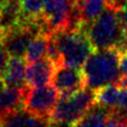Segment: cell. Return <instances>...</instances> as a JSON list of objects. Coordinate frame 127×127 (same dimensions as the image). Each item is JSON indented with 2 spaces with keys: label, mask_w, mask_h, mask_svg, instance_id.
<instances>
[{
  "label": "cell",
  "mask_w": 127,
  "mask_h": 127,
  "mask_svg": "<svg viewBox=\"0 0 127 127\" xmlns=\"http://www.w3.org/2000/svg\"><path fill=\"white\" fill-rule=\"evenodd\" d=\"M118 11L119 8L106 2L102 14L86 30L95 52L118 48L123 54L127 53V34L122 30Z\"/></svg>",
  "instance_id": "cell-1"
},
{
  "label": "cell",
  "mask_w": 127,
  "mask_h": 127,
  "mask_svg": "<svg viewBox=\"0 0 127 127\" xmlns=\"http://www.w3.org/2000/svg\"><path fill=\"white\" fill-rule=\"evenodd\" d=\"M120 49L109 48L94 52L82 67L86 87L97 90L109 84H117L121 77Z\"/></svg>",
  "instance_id": "cell-2"
},
{
  "label": "cell",
  "mask_w": 127,
  "mask_h": 127,
  "mask_svg": "<svg viewBox=\"0 0 127 127\" xmlns=\"http://www.w3.org/2000/svg\"><path fill=\"white\" fill-rule=\"evenodd\" d=\"M52 34L60 49L62 65L80 69L95 52L84 30H68Z\"/></svg>",
  "instance_id": "cell-3"
},
{
  "label": "cell",
  "mask_w": 127,
  "mask_h": 127,
  "mask_svg": "<svg viewBox=\"0 0 127 127\" xmlns=\"http://www.w3.org/2000/svg\"><path fill=\"white\" fill-rule=\"evenodd\" d=\"M95 105L96 93L88 87L70 95H63L52 113L51 120L53 122L75 125L87 115Z\"/></svg>",
  "instance_id": "cell-4"
},
{
  "label": "cell",
  "mask_w": 127,
  "mask_h": 127,
  "mask_svg": "<svg viewBox=\"0 0 127 127\" xmlns=\"http://www.w3.org/2000/svg\"><path fill=\"white\" fill-rule=\"evenodd\" d=\"M59 99V93L54 86L29 87L24 94L23 108L38 117L51 119Z\"/></svg>",
  "instance_id": "cell-5"
},
{
  "label": "cell",
  "mask_w": 127,
  "mask_h": 127,
  "mask_svg": "<svg viewBox=\"0 0 127 127\" xmlns=\"http://www.w3.org/2000/svg\"><path fill=\"white\" fill-rule=\"evenodd\" d=\"M52 84L60 96L74 94L86 87L83 70L65 65L57 66L55 68Z\"/></svg>",
  "instance_id": "cell-6"
},
{
  "label": "cell",
  "mask_w": 127,
  "mask_h": 127,
  "mask_svg": "<svg viewBox=\"0 0 127 127\" xmlns=\"http://www.w3.org/2000/svg\"><path fill=\"white\" fill-rule=\"evenodd\" d=\"M56 66L48 58L31 62L26 67V83L29 87H43L52 82Z\"/></svg>",
  "instance_id": "cell-7"
},
{
  "label": "cell",
  "mask_w": 127,
  "mask_h": 127,
  "mask_svg": "<svg viewBox=\"0 0 127 127\" xmlns=\"http://www.w3.org/2000/svg\"><path fill=\"white\" fill-rule=\"evenodd\" d=\"M51 119L38 117L24 108L0 117V127H51Z\"/></svg>",
  "instance_id": "cell-8"
},
{
  "label": "cell",
  "mask_w": 127,
  "mask_h": 127,
  "mask_svg": "<svg viewBox=\"0 0 127 127\" xmlns=\"http://www.w3.org/2000/svg\"><path fill=\"white\" fill-rule=\"evenodd\" d=\"M2 80L6 86L26 89V66L22 58H10Z\"/></svg>",
  "instance_id": "cell-9"
},
{
  "label": "cell",
  "mask_w": 127,
  "mask_h": 127,
  "mask_svg": "<svg viewBox=\"0 0 127 127\" xmlns=\"http://www.w3.org/2000/svg\"><path fill=\"white\" fill-rule=\"evenodd\" d=\"M26 89L4 86L0 94V117L23 108V99Z\"/></svg>",
  "instance_id": "cell-10"
},
{
  "label": "cell",
  "mask_w": 127,
  "mask_h": 127,
  "mask_svg": "<svg viewBox=\"0 0 127 127\" xmlns=\"http://www.w3.org/2000/svg\"><path fill=\"white\" fill-rule=\"evenodd\" d=\"M82 22L90 25L102 14L106 5V0H74Z\"/></svg>",
  "instance_id": "cell-11"
},
{
  "label": "cell",
  "mask_w": 127,
  "mask_h": 127,
  "mask_svg": "<svg viewBox=\"0 0 127 127\" xmlns=\"http://www.w3.org/2000/svg\"><path fill=\"white\" fill-rule=\"evenodd\" d=\"M51 35L52 34L47 32H42L32 40L24 57L26 62H35L46 57Z\"/></svg>",
  "instance_id": "cell-12"
},
{
  "label": "cell",
  "mask_w": 127,
  "mask_h": 127,
  "mask_svg": "<svg viewBox=\"0 0 127 127\" xmlns=\"http://www.w3.org/2000/svg\"><path fill=\"white\" fill-rule=\"evenodd\" d=\"M109 113L110 108L96 104L87 115H85L80 121L72 125V127H106Z\"/></svg>",
  "instance_id": "cell-13"
},
{
  "label": "cell",
  "mask_w": 127,
  "mask_h": 127,
  "mask_svg": "<svg viewBox=\"0 0 127 127\" xmlns=\"http://www.w3.org/2000/svg\"><path fill=\"white\" fill-rule=\"evenodd\" d=\"M45 0H19L20 23L34 22L41 19Z\"/></svg>",
  "instance_id": "cell-14"
},
{
  "label": "cell",
  "mask_w": 127,
  "mask_h": 127,
  "mask_svg": "<svg viewBox=\"0 0 127 127\" xmlns=\"http://www.w3.org/2000/svg\"><path fill=\"white\" fill-rule=\"evenodd\" d=\"M120 90L121 87L118 84H109L95 90V93H96V104L107 108L117 107Z\"/></svg>",
  "instance_id": "cell-15"
},
{
  "label": "cell",
  "mask_w": 127,
  "mask_h": 127,
  "mask_svg": "<svg viewBox=\"0 0 127 127\" xmlns=\"http://www.w3.org/2000/svg\"><path fill=\"white\" fill-rule=\"evenodd\" d=\"M8 61H10L8 54L5 51V48H4L2 42L0 41V77H3Z\"/></svg>",
  "instance_id": "cell-16"
},
{
  "label": "cell",
  "mask_w": 127,
  "mask_h": 127,
  "mask_svg": "<svg viewBox=\"0 0 127 127\" xmlns=\"http://www.w3.org/2000/svg\"><path fill=\"white\" fill-rule=\"evenodd\" d=\"M117 108H119L121 110L127 111V89H125V88H121V90H120Z\"/></svg>",
  "instance_id": "cell-17"
},
{
  "label": "cell",
  "mask_w": 127,
  "mask_h": 127,
  "mask_svg": "<svg viewBox=\"0 0 127 127\" xmlns=\"http://www.w3.org/2000/svg\"><path fill=\"white\" fill-rule=\"evenodd\" d=\"M117 84L119 85L121 88L127 89V75L121 74V77H120V79H119V81H118Z\"/></svg>",
  "instance_id": "cell-18"
},
{
  "label": "cell",
  "mask_w": 127,
  "mask_h": 127,
  "mask_svg": "<svg viewBox=\"0 0 127 127\" xmlns=\"http://www.w3.org/2000/svg\"><path fill=\"white\" fill-rule=\"evenodd\" d=\"M4 86H5V84H4V82H3V80H2V79H0V94H1V92H2V89L4 88Z\"/></svg>",
  "instance_id": "cell-19"
},
{
  "label": "cell",
  "mask_w": 127,
  "mask_h": 127,
  "mask_svg": "<svg viewBox=\"0 0 127 127\" xmlns=\"http://www.w3.org/2000/svg\"><path fill=\"white\" fill-rule=\"evenodd\" d=\"M126 2H127V0H126Z\"/></svg>",
  "instance_id": "cell-20"
}]
</instances>
